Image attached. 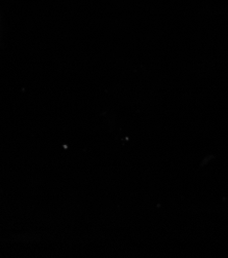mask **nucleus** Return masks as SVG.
I'll use <instances>...</instances> for the list:
<instances>
[]
</instances>
